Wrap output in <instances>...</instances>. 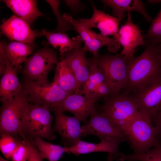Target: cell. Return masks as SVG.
Segmentation results:
<instances>
[{"label":"cell","instance_id":"6da1fadb","mask_svg":"<svg viewBox=\"0 0 161 161\" xmlns=\"http://www.w3.org/2000/svg\"><path fill=\"white\" fill-rule=\"evenodd\" d=\"M128 77L120 93L129 95L139 91L161 75V61L157 45L146 44L139 56L126 59Z\"/></svg>","mask_w":161,"mask_h":161},{"label":"cell","instance_id":"7a4b0ae2","mask_svg":"<svg viewBox=\"0 0 161 161\" xmlns=\"http://www.w3.org/2000/svg\"><path fill=\"white\" fill-rule=\"evenodd\" d=\"M133 153L145 152L161 143L151 117L139 111L124 131Z\"/></svg>","mask_w":161,"mask_h":161},{"label":"cell","instance_id":"3957f363","mask_svg":"<svg viewBox=\"0 0 161 161\" xmlns=\"http://www.w3.org/2000/svg\"><path fill=\"white\" fill-rule=\"evenodd\" d=\"M30 103L23 89L13 99L2 103L0 109V134L18 137L21 132Z\"/></svg>","mask_w":161,"mask_h":161},{"label":"cell","instance_id":"277c9868","mask_svg":"<svg viewBox=\"0 0 161 161\" xmlns=\"http://www.w3.org/2000/svg\"><path fill=\"white\" fill-rule=\"evenodd\" d=\"M93 56L89 59L103 71L110 89L109 95L118 94L127 80V58L119 54L113 55L98 53Z\"/></svg>","mask_w":161,"mask_h":161},{"label":"cell","instance_id":"5b68a950","mask_svg":"<svg viewBox=\"0 0 161 161\" xmlns=\"http://www.w3.org/2000/svg\"><path fill=\"white\" fill-rule=\"evenodd\" d=\"M106 97L99 110L111 118L124 132L139 112L136 104L131 97L122 93Z\"/></svg>","mask_w":161,"mask_h":161},{"label":"cell","instance_id":"8992f818","mask_svg":"<svg viewBox=\"0 0 161 161\" xmlns=\"http://www.w3.org/2000/svg\"><path fill=\"white\" fill-rule=\"evenodd\" d=\"M47 106L30 103L21 133L29 139L39 137L54 140L56 137L51 128L53 118Z\"/></svg>","mask_w":161,"mask_h":161},{"label":"cell","instance_id":"52a82bcc","mask_svg":"<svg viewBox=\"0 0 161 161\" xmlns=\"http://www.w3.org/2000/svg\"><path fill=\"white\" fill-rule=\"evenodd\" d=\"M58 62L56 52L45 48L26 59L21 72L25 79L42 85L48 84L49 83L48 74Z\"/></svg>","mask_w":161,"mask_h":161},{"label":"cell","instance_id":"ba28073f","mask_svg":"<svg viewBox=\"0 0 161 161\" xmlns=\"http://www.w3.org/2000/svg\"><path fill=\"white\" fill-rule=\"evenodd\" d=\"M22 86L27 100L30 104L46 106L50 109L71 94L53 81L42 85L24 79Z\"/></svg>","mask_w":161,"mask_h":161},{"label":"cell","instance_id":"9c48e42d","mask_svg":"<svg viewBox=\"0 0 161 161\" xmlns=\"http://www.w3.org/2000/svg\"><path fill=\"white\" fill-rule=\"evenodd\" d=\"M90 119L81 126L83 137L92 135L100 139H119L126 141L123 131L111 118L95 107Z\"/></svg>","mask_w":161,"mask_h":161},{"label":"cell","instance_id":"30bf717a","mask_svg":"<svg viewBox=\"0 0 161 161\" xmlns=\"http://www.w3.org/2000/svg\"><path fill=\"white\" fill-rule=\"evenodd\" d=\"M63 16L79 34L84 43L86 50L92 53L93 55L97 54L98 49L105 46H107L108 50L112 53L117 52L120 49V45L115 38H111L96 33L91 29L83 26L78 20L74 19L69 14L65 13Z\"/></svg>","mask_w":161,"mask_h":161},{"label":"cell","instance_id":"8fae6325","mask_svg":"<svg viewBox=\"0 0 161 161\" xmlns=\"http://www.w3.org/2000/svg\"><path fill=\"white\" fill-rule=\"evenodd\" d=\"M128 96L139 111L151 118L161 109V75L139 91Z\"/></svg>","mask_w":161,"mask_h":161},{"label":"cell","instance_id":"7c38bea8","mask_svg":"<svg viewBox=\"0 0 161 161\" xmlns=\"http://www.w3.org/2000/svg\"><path fill=\"white\" fill-rule=\"evenodd\" d=\"M99 98L92 95L84 97L74 93L68 96L62 101L53 106L50 110L57 109L73 114L80 122H85L94 109L95 104Z\"/></svg>","mask_w":161,"mask_h":161},{"label":"cell","instance_id":"4fadbf2b","mask_svg":"<svg viewBox=\"0 0 161 161\" xmlns=\"http://www.w3.org/2000/svg\"><path fill=\"white\" fill-rule=\"evenodd\" d=\"M50 110L54 113L55 116L53 132H56L60 134L64 146H71L81 140L83 132L80 122L77 119L67 116L64 112L57 109Z\"/></svg>","mask_w":161,"mask_h":161},{"label":"cell","instance_id":"5bb4252c","mask_svg":"<svg viewBox=\"0 0 161 161\" xmlns=\"http://www.w3.org/2000/svg\"><path fill=\"white\" fill-rule=\"evenodd\" d=\"M1 33L12 41L32 44L37 37L41 36L38 30H32L23 19L13 15L0 26Z\"/></svg>","mask_w":161,"mask_h":161},{"label":"cell","instance_id":"9a60e30c","mask_svg":"<svg viewBox=\"0 0 161 161\" xmlns=\"http://www.w3.org/2000/svg\"><path fill=\"white\" fill-rule=\"evenodd\" d=\"M117 40L123 47L119 54L126 58L133 56L137 47L145 46L140 29L132 21L131 12L127 13L126 21L119 29Z\"/></svg>","mask_w":161,"mask_h":161},{"label":"cell","instance_id":"2e32d148","mask_svg":"<svg viewBox=\"0 0 161 161\" xmlns=\"http://www.w3.org/2000/svg\"><path fill=\"white\" fill-rule=\"evenodd\" d=\"M97 143H89L80 140L75 144L70 146H65L66 153L75 155L89 153L104 152L111 154L113 159H118L123 153L119 150L120 143L124 141L119 139L103 138Z\"/></svg>","mask_w":161,"mask_h":161},{"label":"cell","instance_id":"e0dca14e","mask_svg":"<svg viewBox=\"0 0 161 161\" xmlns=\"http://www.w3.org/2000/svg\"><path fill=\"white\" fill-rule=\"evenodd\" d=\"M91 3L93 10L92 17L89 19L79 18L78 20L87 28H97L103 35H112L117 40L119 25L121 20L98 10L92 2Z\"/></svg>","mask_w":161,"mask_h":161},{"label":"cell","instance_id":"ac0fdd59","mask_svg":"<svg viewBox=\"0 0 161 161\" xmlns=\"http://www.w3.org/2000/svg\"><path fill=\"white\" fill-rule=\"evenodd\" d=\"M87 52L84 47H80L66 52L64 55L63 58L76 78L77 85L75 93L79 94L80 89L89 77V63L85 55Z\"/></svg>","mask_w":161,"mask_h":161},{"label":"cell","instance_id":"d6986e66","mask_svg":"<svg viewBox=\"0 0 161 161\" xmlns=\"http://www.w3.org/2000/svg\"><path fill=\"white\" fill-rule=\"evenodd\" d=\"M21 68L20 65L12 66L7 58L6 69L0 80V98L2 103L13 99L22 91V86L17 77V72Z\"/></svg>","mask_w":161,"mask_h":161},{"label":"cell","instance_id":"ffe728a7","mask_svg":"<svg viewBox=\"0 0 161 161\" xmlns=\"http://www.w3.org/2000/svg\"><path fill=\"white\" fill-rule=\"evenodd\" d=\"M101 1L105 7L112 9L113 16L122 20L126 13L136 11L141 14L147 21L151 22L152 18L148 14L145 6L140 0H103Z\"/></svg>","mask_w":161,"mask_h":161},{"label":"cell","instance_id":"44dd1931","mask_svg":"<svg viewBox=\"0 0 161 161\" xmlns=\"http://www.w3.org/2000/svg\"><path fill=\"white\" fill-rule=\"evenodd\" d=\"M15 15L32 25L38 17L43 15L38 9L37 1L33 0L2 1Z\"/></svg>","mask_w":161,"mask_h":161},{"label":"cell","instance_id":"7402d4cb","mask_svg":"<svg viewBox=\"0 0 161 161\" xmlns=\"http://www.w3.org/2000/svg\"><path fill=\"white\" fill-rule=\"evenodd\" d=\"M41 35L45 36L48 44L53 48H59L62 57L66 52L81 47L83 41L80 35L71 39L65 32H49L45 29H42Z\"/></svg>","mask_w":161,"mask_h":161},{"label":"cell","instance_id":"603a6c76","mask_svg":"<svg viewBox=\"0 0 161 161\" xmlns=\"http://www.w3.org/2000/svg\"><path fill=\"white\" fill-rule=\"evenodd\" d=\"M5 54L12 66L20 65L27 56L32 53L36 47L35 44H28L17 41L9 43L1 42Z\"/></svg>","mask_w":161,"mask_h":161},{"label":"cell","instance_id":"cb8c5ba5","mask_svg":"<svg viewBox=\"0 0 161 161\" xmlns=\"http://www.w3.org/2000/svg\"><path fill=\"white\" fill-rule=\"evenodd\" d=\"M53 82L63 89L71 94L75 93L77 82L74 75L63 58L56 64Z\"/></svg>","mask_w":161,"mask_h":161},{"label":"cell","instance_id":"d4e9b609","mask_svg":"<svg viewBox=\"0 0 161 161\" xmlns=\"http://www.w3.org/2000/svg\"><path fill=\"white\" fill-rule=\"evenodd\" d=\"M29 139L40 152L43 159H47L48 161H58L63 154L66 153L64 146L53 144L39 137Z\"/></svg>","mask_w":161,"mask_h":161},{"label":"cell","instance_id":"484cf974","mask_svg":"<svg viewBox=\"0 0 161 161\" xmlns=\"http://www.w3.org/2000/svg\"><path fill=\"white\" fill-rule=\"evenodd\" d=\"M88 60L89 63V77L79 92L80 95L84 94L85 96H87L92 92L99 84L107 82L103 70L89 59H88Z\"/></svg>","mask_w":161,"mask_h":161},{"label":"cell","instance_id":"4316f807","mask_svg":"<svg viewBox=\"0 0 161 161\" xmlns=\"http://www.w3.org/2000/svg\"><path fill=\"white\" fill-rule=\"evenodd\" d=\"M161 161V143L148 151L141 153L129 154H123L117 161Z\"/></svg>","mask_w":161,"mask_h":161},{"label":"cell","instance_id":"83f0119b","mask_svg":"<svg viewBox=\"0 0 161 161\" xmlns=\"http://www.w3.org/2000/svg\"><path fill=\"white\" fill-rule=\"evenodd\" d=\"M145 44H161V8L156 16L152 19L146 33L143 35Z\"/></svg>","mask_w":161,"mask_h":161},{"label":"cell","instance_id":"f1b7e54d","mask_svg":"<svg viewBox=\"0 0 161 161\" xmlns=\"http://www.w3.org/2000/svg\"><path fill=\"white\" fill-rule=\"evenodd\" d=\"M51 7L54 14L57 17L58 25L55 29L52 32L64 33L71 30H75V28L66 20L63 16L61 15L59 10L60 1L58 0H46Z\"/></svg>","mask_w":161,"mask_h":161},{"label":"cell","instance_id":"f546056e","mask_svg":"<svg viewBox=\"0 0 161 161\" xmlns=\"http://www.w3.org/2000/svg\"><path fill=\"white\" fill-rule=\"evenodd\" d=\"M0 149L4 157L11 158L17 145L19 139L10 134L0 135Z\"/></svg>","mask_w":161,"mask_h":161},{"label":"cell","instance_id":"4dcf8cb0","mask_svg":"<svg viewBox=\"0 0 161 161\" xmlns=\"http://www.w3.org/2000/svg\"><path fill=\"white\" fill-rule=\"evenodd\" d=\"M28 148L23 140L19 139L16 148L11 158L12 161H26L28 157Z\"/></svg>","mask_w":161,"mask_h":161},{"label":"cell","instance_id":"1f68e13d","mask_svg":"<svg viewBox=\"0 0 161 161\" xmlns=\"http://www.w3.org/2000/svg\"><path fill=\"white\" fill-rule=\"evenodd\" d=\"M19 136L24 140L28 149L27 161H43L44 159L40 153L31 141L22 133H20Z\"/></svg>","mask_w":161,"mask_h":161},{"label":"cell","instance_id":"d6a6232c","mask_svg":"<svg viewBox=\"0 0 161 161\" xmlns=\"http://www.w3.org/2000/svg\"><path fill=\"white\" fill-rule=\"evenodd\" d=\"M110 93V89L109 84L107 82H104L98 84L93 92L90 94L99 98L103 96H107Z\"/></svg>","mask_w":161,"mask_h":161},{"label":"cell","instance_id":"836d02e7","mask_svg":"<svg viewBox=\"0 0 161 161\" xmlns=\"http://www.w3.org/2000/svg\"><path fill=\"white\" fill-rule=\"evenodd\" d=\"M157 134V137L161 143V109L151 118Z\"/></svg>","mask_w":161,"mask_h":161},{"label":"cell","instance_id":"e575fe53","mask_svg":"<svg viewBox=\"0 0 161 161\" xmlns=\"http://www.w3.org/2000/svg\"><path fill=\"white\" fill-rule=\"evenodd\" d=\"M64 1L73 12H78L83 9V6L79 0H65Z\"/></svg>","mask_w":161,"mask_h":161},{"label":"cell","instance_id":"d590c367","mask_svg":"<svg viewBox=\"0 0 161 161\" xmlns=\"http://www.w3.org/2000/svg\"><path fill=\"white\" fill-rule=\"evenodd\" d=\"M0 74L1 76L3 75L6 69L7 59V57L1 44H0Z\"/></svg>","mask_w":161,"mask_h":161},{"label":"cell","instance_id":"8d00e7d4","mask_svg":"<svg viewBox=\"0 0 161 161\" xmlns=\"http://www.w3.org/2000/svg\"><path fill=\"white\" fill-rule=\"evenodd\" d=\"M148 1L149 3L152 4H158L160 3H161V0H148Z\"/></svg>","mask_w":161,"mask_h":161},{"label":"cell","instance_id":"74e56055","mask_svg":"<svg viewBox=\"0 0 161 161\" xmlns=\"http://www.w3.org/2000/svg\"><path fill=\"white\" fill-rule=\"evenodd\" d=\"M157 45L158 49L159 55L161 61V44H157Z\"/></svg>","mask_w":161,"mask_h":161},{"label":"cell","instance_id":"f35d334b","mask_svg":"<svg viewBox=\"0 0 161 161\" xmlns=\"http://www.w3.org/2000/svg\"><path fill=\"white\" fill-rule=\"evenodd\" d=\"M113 160L112 154H111L108 153L107 158V161H113Z\"/></svg>","mask_w":161,"mask_h":161},{"label":"cell","instance_id":"ab89813d","mask_svg":"<svg viewBox=\"0 0 161 161\" xmlns=\"http://www.w3.org/2000/svg\"><path fill=\"white\" fill-rule=\"evenodd\" d=\"M0 161H8L3 158L2 157H0Z\"/></svg>","mask_w":161,"mask_h":161}]
</instances>
